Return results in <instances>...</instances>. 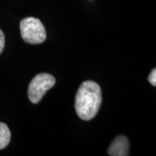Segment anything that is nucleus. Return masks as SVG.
<instances>
[{"mask_svg": "<svg viewBox=\"0 0 156 156\" xmlns=\"http://www.w3.org/2000/svg\"><path fill=\"white\" fill-rule=\"evenodd\" d=\"M129 143L125 136L121 135L115 138L110 145L108 153L112 156H126L129 155Z\"/></svg>", "mask_w": 156, "mask_h": 156, "instance_id": "20e7f679", "label": "nucleus"}, {"mask_svg": "<svg viewBox=\"0 0 156 156\" xmlns=\"http://www.w3.org/2000/svg\"><path fill=\"white\" fill-rule=\"evenodd\" d=\"M148 80L151 83L152 85L155 86L156 85V69H153L151 73L150 74L149 77H148Z\"/></svg>", "mask_w": 156, "mask_h": 156, "instance_id": "423d86ee", "label": "nucleus"}, {"mask_svg": "<svg viewBox=\"0 0 156 156\" xmlns=\"http://www.w3.org/2000/svg\"><path fill=\"white\" fill-rule=\"evenodd\" d=\"M11 133L8 126L5 123L0 122V150L4 149L9 145Z\"/></svg>", "mask_w": 156, "mask_h": 156, "instance_id": "39448f33", "label": "nucleus"}, {"mask_svg": "<svg viewBox=\"0 0 156 156\" xmlns=\"http://www.w3.org/2000/svg\"><path fill=\"white\" fill-rule=\"evenodd\" d=\"M21 36L25 42L31 44H41L46 40V32L40 20L26 17L20 24Z\"/></svg>", "mask_w": 156, "mask_h": 156, "instance_id": "f03ea898", "label": "nucleus"}, {"mask_svg": "<svg viewBox=\"0 0 156 156\" xmlns=\"http://www.w3.org/2000/svg\"><path fill=\"white\" fill-rule=\"evenodd\" d=\"M55 78L47 73H41L36 75L28 86V95L30 102L38 103L41 101L46 91L55 85Z\"/></svg>", "mask_w": 156, "mask_h": 156, "instance_id": "7ed1b4c3", "label": "nucleus"}, {"mask_svg": "<svg viewBox=\"0 0 156 156\" xmlns=\"http://www.w3.org/2000/svg\"><path fill=\"white\" fill-rule=\"evenodd\" d=\"M5 35H4L2 30L0 29V54H2V52L3 51L4 48H5Z\"/></svg>", "mask_w": 156, "mask_h": 156, "instance_id": "0eeeda50", "label": "nucleus"}, {"mask_svg": "<svg viewBox=\"0 0 156 156\" xmlns=\"http://www.w3.org/2000/svg\"><path fill=\"white\" fill-rule=\"evenodd\" d=\"M102 103L99 85L93 81L84 82L78 89L75 99L77 114L83 120L89 121L96 116Z\"/></svg>", "mask_w": 156, "mask_h": 156, "instance_id": "f257e3e1", "label": "nucleus"}]
</instances>
